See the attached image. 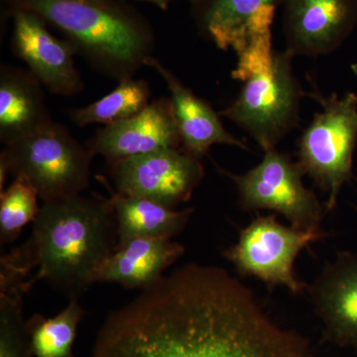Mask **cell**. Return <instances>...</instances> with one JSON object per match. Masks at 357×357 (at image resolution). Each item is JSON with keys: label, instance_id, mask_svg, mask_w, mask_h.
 <instances>
[{"label": "cell", "instance_id": "1", "mask_svg": "<svg viewBox=\"0 0 357 357\" xmlns=\"http://www.w3.org/2000/svg\"><path fill=\"white\" fill-rule=\"evenodd\" d=\"M89 357H314L222 268L189 264L107 317Z\"/></svg>", "mask_w": 357, "mask_h": 357}, {"label": "cell", "instance_id": "2", "mask_svg": "<svg viewBox=\"0 0 357 357\" xmlns=\"http://www.w3.org/2000/svg\"><path fill=\"white\" fill-rule=\"evenodd\" d=\"M33 222L31 237L17 248L29 271L38 267L21 286L24 294L45 280L70 299L79 298L119 243L109 199L79 195L44 203Z\"/></svg>", "mask_w": 357, "mask_h": 357}, {"label": "cell", "instance_id": "3", "mask_svg": "<svg viewBox=\"0 0 357 357\" xmlns=\"http://www.w3.org/2000/svg\"><path fill=\"white\" fill-rule=\"evenodd\" d=\"M51 23L75 52L110 79L121 81L153 57L154 35L146 21L114 0H4Z\"/></svg>", "mask_w": 357, "mask_h": 357}, {"label": "cell", "instance_id": "4", "mask_svg": "<svg viewBox=\"0 0 357 357\" xmlns=\"http://www.w3.org/2000/svg\"><path fill=\"white\" fill-rule=\"evenodd\" d=\"M95 155L62 124L51 121L4 145L0 164L22 176L44 203L79 196L89 187Z\"/></svg>", "mask_w": 357, "mask_h": 357}, {"label": "cell", "instance_id": "5", "mask_svg": "<svg viewBox=\"0 0 357 357\" xmlns=\"http://www.w3.org/2000/svg\"><path fill=\"white\" fill-rule=\"evenodd\" d=\"M321 105V112L303 135L298 148V165L321 191L328 195L326 211L335 208L345 183L354 180L352 158L357 143V96L335 93L324 98L312 93Z\"/></svg>", "mask_w": 357, "mask_h": 357}, {"label": "cell", "instance_id": "6", "mask_svg": "<svg viewBox=\"0 0 357 357\" xmlns=\"http://www.w3.org/2000/svg\"><path fill=\"white\" fill-rule=\"evenodd\" d=\"M291 52H275L269 68L243 82L241 93L220 112L236 123L264 151L277 144L300 123L301 100L307 96L294 75Z\"/></svg>", "mask_w": 357, "mask_h": 357}, {"label": "cell", "instance_id": "7", "mask_svg": "<svg viewBox=\"0 0 357 357\" xmlns=\"http://www.w3.org/2000/svg\"><path fill=\"white\" fill-rule=\"evenodd\" d=\"M261 163L244 175L222 171L232 178L244 210H272L281 213L292 227L317 231L323 208L314 192L305 188L302 169L276 148L264 151Z\"/></svg>", "mask_w": 357, "mask_h": 357}, {"label": "cell", "instance_id": "8", "mask_svg": "<svg viewBox=\"0 0 357 357\" xmlns=\"http://www.w3.org/2000/svg\"><path fill=\"white\" fill-rule=\"evenodd\" d=\"M325 236L319 230L285 227L276 215L259 217L241 230L238 241L225 255L239 274L257 277L268 285L285 286L297 294L304 284L294 275V261L307 244Z\"/></svg>", "mask_w": 357, "mask_h": 357}, {"label": "cell", "instance_id": "9", "mask_svg": "<svg viewBox=\"0 0 357 357\" xmlns=\"http://www.w3.org/2000/svg\"><path fill=\"white\" fill-rule=\"evenodd\" d=\"M116 192L151 199L169 208L189 201L204 178L198 157L166 148L109 164Z\"/></svg>", "mask_w": 357, "mask_h": 357}, {"label": "cell", "instance_id": "10", "mask_svg": "<svg viewBox=\"0 0 357 357\" xmlns=\"http://www.w3.org/2000/svg\"><path fill=\"white\" fill-rule=\"evenodd\" d=\"M11 13V49L16 57L54 95L70 96L79 93L84 84L75 65L76 52L72 45L53 36L39 16L21 9H14Z\"/></svg>", "mask_w": 357, "mask_h": 357}, {"label": "cell", "instance_id": "11", "mask_svg": "<svg viewBox=\"0 0 357 357\" xmlns=\"http://www.w3.org/2000/svg\"><path fill=\"white\" fill-rule=\"evenodd\" d=\"M284 35L294 56L328 55L357 24V0H286Z\"/></svg>", "mask_w": 357, "mask_h": 357}, {"label": "cell", "instance_id": "12", "mask_svg": "<svg viewBox=\"0 0 357 357\" xmlns=\"http://www.w3.org/2000/svg\"><path fill=\"white\" fill-rule=\"evenodd\" d=\"M109 164L128 157L182 145L170 98H160L130 119L98 129L86 142Z\"/></svg>", "mask_w": 357, "mask_h": 357}, {"label": "cell", "instance_id": "13", "mask_svg": "<svg viewBox=\"0 0 357 357\" xmlns=\"http://www.w3.org/2000/svg\"><path fill=\"white\" fill-rule=\"evenodd\" d=\"M310 294L326 342L357 354V253L344 251L328 263Z\"/></svg>", "mask_w": 357, "mask_h": 357}, {"label": "cell", "instance_id": "14", "mask_svg": "<svg viewBox=\"0 0 357 357\" xmlns=\"http://www.w3.org/2000/svg\"><path fill=\"white\" fill-rule=\"evenodd\" d=\"M146 67L152 68L163 77L170 91L173 114L183 148L201 159L215 144L232 145L248 150V147L223 128L220 114L203 98L195 95L170 70L154 57L148 59Z\"/></svg>", "mask_w": 357, "mask_h": 357}, {"label": "cell", "instance_id": "15", "mask_svg": "<svg viewBox=\"0 0 357 357\" xmlns=\"http://www.w3.org/2000/svg\"><path fill=\"white\" fill-rule=\"evenodd\" d=\"M184 253L169 238L136 237L117 243L112 255L95 275V283H116L144 290L163 277L164 271Z\"/></svg>", "mask_w": 357, "mask_h": 357}, {"label": "cell", "instance_id": "16", "mask_svg": "<svg viewBox=\"0 0 357 357\" xmlns=\"http://www.w3.org/2000/svg\"><path fill=\"white\" fill-rule=\"evenodd\" d=\"M43 84L29 70L0 68V141L7 145L50 123Z\"/></svg>", "mask_w": 357, "mask_h": 357}, {"label": "cell", "instance_id": "17", "mask_svg": "<svg viewBox=\"0 0 357 357\" xmlns=\"http://www.w3.org/2000/svg\"><path fill=\"white\" fill-rule=\"evenodd\" d=\"M105 185L109 189L119 243L136 237L171 239L185 229L191 217L192 208L177 211L151 199L123 196Z\"/></svg>", "mask_w": 357, "mask_h": 357}, {"label": "cell", "instance_id": "18", "mask_svg": "<svg viewBox=\"0 0 357 357\" xmlns=\"http://www.w3.org/2000/svg\"><path fill=\"white\" fill-rule=\"evenodd\" d=\"M286 0H192V13L199 30L218 49L236 53L245 43L250 20L267 8H277Z\"/></svg>", "mask_w": 357, "mask_h": 357}, {"label": "cell", "instance_id": "19", "mask_svg": "<svg viewBox=\"0 0 357 357\" xmlns=\"http://www.w3.org/2000/svg\"><path fill=\"white\" fill-rule=\"evenodd\" d=\"M150 86L144 79H121L116 88L100 100L79 109L70 110V119L79 128L89 124L117 123L130 119L150 103Z\"/></svg>", "mask_w": 357, "mask_h": 357}, {"label": "cell", "instance_id": "20", "mask_svg": "<svg viewBox=\"0 0 357 357\" xmlns=\"http://www.w3.org/2000/svg\"><path fill=\"white\" fill-rule=\"evenodd\" d=\"M84 316V309L77 298H72L57 316L47 319L34 314L26 321L33 356L75 357L73 347Z\"/></svg>", "mask_w": 357, "mask_h": 357}, {"label": "cell", "instance_id": "21", "mask_svg": "<svg viewBox=\"0 0 357 357\" xmlns=\"http://www.w3.org/2000/svg\"><path fill=\"white\" fill-rule=\"evenodd\" d=\"M38 192L22 176L0 192V243H10L20 236L23 227L38 215Z\"/></svg>", "mask_w": 357, "mask_h": 357}, {"label": "cell", "instance_id": "22", "mask_svg": "<svg viewBox=\"0 0 357 357\" xmlns=\"http://www.w3.org/2000/svg\"><path fill=\"white\" fill-rule=\"evenodd\" d=\"M22 290L0 291V357H32L26 321L23 319Z\"/></svg>", "mask_w": 357, "mask_h": 357}, {"label": "cell", "instance_id": "23", "mask_svg": "<svg viewBox=\"0 0 357 357\" xmlns=\"http://www.w3.org/2000/svg\"><path fill=\"white\" fill-rule=\"evenodd\" d=\"M140 1L152 2V3L157 4V6H161L162 8H164V7H166L167 4H168L169 2L172 1V0H140Z\"/></svg>", "mask_w": 357, "mask_h": 357}]
</instances>
